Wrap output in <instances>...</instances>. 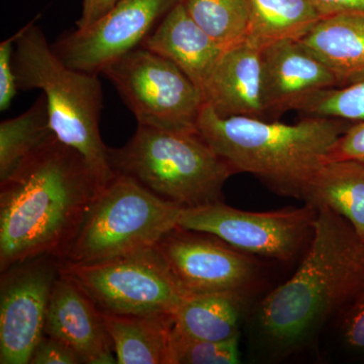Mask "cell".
<instances>
[{"instance_id":"6da1fadb","label":"cell","mask_w":364,"mask_h":364,"mask_svg":"<svg viewBox=\"0 0 364 364\" xmlns=\"http://www.w3.org/2000/svg\"><path fill=\"white\" fill-rule=\"evenodd\" d=\"M100 188L82 155L54 139L0 182V272L65 259Z\"/></svg>"},{"instance_id":"7a4b0ae2","label":"cell","mask_w":364,"mask_h":364,"mask_svg":"<svg viewBox=\"0 0 364 364\" xmlns=\"http://www.w3.org/2000/svg\"><path fill=\"white\" fill-rule=\"evenodd\" d=\"M310 246L293 277L261 304L259 324L272 343L296 347L364 284V243L341 215L317 208Z\"/></svg>"},{"instance_id":"3957f363","label":"cell","mask_w":364,"mask_h":364,"mask_svg":"<svg viewBox=\"0 0 364 364\" xmlns=\"http://www.w3.org/2000/svg\"><path fill=\"white\" fill-rule=\"evenodd\" d=\"M352 124L315 117L294 124L221 117L205 104L196 128L235 173L252 174L280 195L301 200L306 184Z\"/></svg>"},{"instance_id":"277c9868","label":"cell","mask_w":364,"mask_h":364,"mask_svg":"<svg viewBox=\"0 0 364 364\" xmlns=\"http://www.w3.org/2000/svg\"><path fill=\"white\" fill-rule=\"evenodd\" d=\"M36 21L18 31L14 53L16 85L23 91H43L55 135L82 155L100 193L116 176L109 161V148L100 136L102 83L98 74L67 65Z\"/></svg>"},{"instance_id":"5b68a950","label":"cell","mask_w":364,"mask_h":364,"mask_svg":"<svg viewBox=\"0 0 364 364\" xmlns=\"http://www.w3.org/2000/svg\"><path fill=\"white\" fill-rule=\"evenodd\" d=\"M116 174L135 179L155 195L182 208L222 200L232 167L198 131L172 132L141 126L127 145L109 148Z\"/></svg>"},{"instance_id":"8992f818","label":"cell","mask_w":364,"mask_h":364,"mask_svg":"<svg viewBox=\"0 0 364 364\" xmlns=\"http://www.w3.org/2000/svg\"><path fill=\"white\" fill-rule=\"evenodd\" d=\"M183 208L116 174L93 200L62 262H100L155 248L178 226Z\"/></svg>"},{"instance_id":"52a82bcc","label":"cell","mask_w":364,"mask_h":364,"mask_svg":"<svg viewBox=\"0 0 364 364\" xmlns=\"http://www.w3.org/2000/svg\"><path fill=\"white\" fill-rule=\"evenodd\" d=\"M102 74L112 81L138 124L164 131H198L205 95L161 55L138 47Z\"/></svg>"},{"instance_id":"ba28073f","label":"cell","mask_w":364,"mask_h":364,"mask_svg":"<svg viewBox=\"0 0 364 364\" xmlns=\"http://www.w3.org/2000/svg\"><path fill=\"white\" fill-rule=\"evenodd\" d=\"M60 270L105 314H173L188 294L155 248L85 264L60 261Z\"/></svg>"},{"instance_id":"9c48e42d","label":"cell","mask_w":364,"mask_h":364,"mask_svg":"<svg viewBox=\"0 0 364 364\" xmlns=\"http://www.w3.org/2000/svg\"><path fill=\"white\" fill-rule=\"evenodd\" d=\"M317 213L310 203L303 208L246 212L219 200L184 208L178 227L213 235L243 252L289 261L312 237Z\"/></svg>"},{"instance_id":"30bf717a","label":"cell","mask_w":364,"mask_h":364,"mask_svg":"<svg viewBox=\"0 0 364 364\" xmlns=\"http://www.w3.org/2000/svg\"><path fill=\"white\" fill-rule=\"evenodd\" d=\"M183 0H121L88 28L62 36L52 46L71 67L102 74L109 64L141 47L153 31Z\"/></svg>"},{"instance_id":"8fae6325","label":"cell","mask_w":364,"mask_h":364,"mask_svg":"<svg viewBox=\"0 0 364 364\" xmlns=\"http://www.w3.org/2000/svg\"><path fill=\"white\" fill-rule=\"evenodd\" d=\"M60 260L40 256L1 272L0 364H28L44 336L46 316Z\"/></svg>"},{"instance_id":"7c38bea8","label":"cell","mask_w":364,"mask_h":364,"mask_svg":"<svg viewBox=\"0 0 364 364\" xmlns=\"http://www.w3.org/2000/svg\"><path fill=\"white\" fill-rule=\"evenodd\" d=\"M155 249L186 294H243L255 279L254 261L210 234L177 226Z\"/></svg>"},{"instance_id":"4fadbf2b","label":"cell","mask_w":364,"mask_h":364,"mask_svg":"<svg viewBox=\"0 0 364 364\" xmlns=\"http://www.w3.org/2000/svg\"><path fill=\"white\" fill-rule=\"evenodd\" d=\"M338 87L331 70L299 40H282L261 50V102L265 121L296 111L321 91Z\"/></svg>"},{"instance_id":"5bb4252c","label":"cell","mask_w":364,"mask_h":364,"mask_svg":"<svg viewBox=\"0 0 364 364\" xmlns=\"http://www.w3.org/2000/svg\"><path fill=\"white\" fill-rule=\"evenodd\" d=\"M45 334L70 346L82 363H117L102 313L82 287L61 270L48 306Z\"/></svg>"},{"instance_id":"9a60e30c","label":"cell","mask_w":364,"mask_h":364,"mask_svg":"<svg viewBox=\"0 0 364 364\" xmlns=\"http://www.w3.org/2000/svg\"><path fill=\"white\" fill-rule=\"evenodd\" d=\"M261 50L247 40L223 52L203 95L221 117L264 119L261 102Z\"/></svg>"},{"instance_id":"2e32d148","label":"cell","mask_w":364,"mask_h":364,"mask_svg":"<svg viewBox=\"0 0 364 364\" xmlns=\"http://www.w3.org/2000/svg\"><path fill=\"white\" fill-rule=\"evenodd\" d=\"M141 47L176 64L203 92L224 52L189 16L183 1L160 21Z\"/></svg>"},{"instance_id":"e0dca14e","label":"cell","mask_w":364,"mask_h":364,"mask_svg":"<svg viewBox=\"0 0 364 364\" xmlns=\"http://www.w3.org/2000/svg\"><path fill=\"white\" fill-rule=\"evenodd\" d=\"M299 41L331 70L338 87L364 79V14L322 18Z\"/></svg>"},{"instance_id":"ac0fdd59","label":"cell","mask_w":364,"mask_h":364,"mask_svg":"<svg viewBox=\"0 0 364 364\" xmlns=\"http://www.w3.org/2000/svg\"><path fill=\"white\" fill-rule=\"evenodd\" d=\"M119 364H170L173 314L102 313Z\"/></svg>"},{"instance_id":"d6986e66","label":"cell","mask_w":364,"mask_h":364,"mask_svg":"<svg viewBox=\"0 0 364 364\" xmlns=\"http://www.w3.org/2000/svg\"><path fill=\"white\" fill-rule=\"evenodd\" d=\"M301 200L341 215L364 243V162H325L306 184Z\"/></svg>"},{"instance_id":"ffe728a7","label":"cell","mask_w":364,"mask_h":364,"mask_svg":"<svg viewBox=\"0 0 364 364\" xmlns=\"http://www.w3.org/2000/svg\"><path fill=\"white\" fill-rule=\"evenodd\" d=\"M242 293L188 294L173 313V330L186 338L226 341L240 336Z\"/></svg>"},{"instance_id":"44dd1931","label":"cell","mask_w":364,"mask_h":364,"mask_svg":"<svg viewBox=\"0 0 364 364\" xmlns=\"http://www.w3.org/2000/svg\"><path fill=\"white\" fill-rule=\"evenodd\" d=\"M246 39L264 48L282 40H301L322 20L311 0H248Z\"/></svg>"},{"instance_id":"7402d4cb","label":"cell","mask_w":364,"mask_h":364,"mask_svg":"<svg viewBox=\"0 0 364 364\" xmlns=\"http://www.w3.org/2000/svg\"><path fill=\"white\" fill-rule=\"evenodd\" d=\"M57 136L44 95L25 112L0 124V182L6 181Z\"/></svg>"},{"instance_id":"603a6c76","label":"cell","mask_w":364,"mask_h":364,"mask_svg":"<svg viewBox=\"0 0 364 364\" xmlns=\"http://www.w3.org/2000/svg\"><path fill=\"white\" fill-rule=\"evenodd\" d=\"M189 16L223 49L246 39L248 0H183Z\"/></svg>"},{"instance_id":"cb8c5ba5","label":"cell","mask_w":364,"mask_h":364,"mask_svg":"<svg viewBox=\"0 0 364 364\" xmlns=\"http://www.w3.org/2000/svg\"><path fill=\"white\" fill-rule=\"evenodd\" d=\"M301 117L339 119L350 123L364 119V79L352 85L321 91L299 109Z\"/></svg>"},{"instance_id":"d4e9b609","label":"cell","mask_w":364,"mask_h":364,"mask_svg":"<svg viewBox=\"0 0 364 364\" xmlns=\"http://www.w3.org/2000/svg\"><path fill=\"white\" fill-rule=\"evenodd\" d=\"M240 336L226 341L186 338L173 330L170 364H236L240 363Z\"/></svg>"},{"instance_id":"484cf974","label":"cell","mask_w":364,"mask_h":364,"mask_svg":"<svg viewBox=\"0 0 364 364\" xmlns=\"http://www.w3.org/2000/svg\"><path fill=\"white\" fill-rule=\"evenodd\" d=\"M20 32L0 44V111L9 109L18 88L14 69V53Z\"/></svg>"},{"instance_id":"4316f807","label":"cell","mask_w":364,"mask_h":364,"mask_svg":"<svg viewBox=\"0 0 364 364\" xmlns=\"http://www.w3.org/2000/svg\"><path fill=\"white\" fill-rule=\"evenodd\" d=\"M80 358L61 340L44 334L33 349L30 364H81Z\"/></svg>"},{"instance_id":"83f0119b","label":"cell","mask_w":364,"mask_h":364,"mask_svg":"<svg viewBox=\"0 0 364 364\" xmlns=\"http://www.w3.org/2000/svg\"><path fill=\"white\" fill-rule=\"evenodd\" d=\"M341 159L364 162V119L352 124L348 130L340 136L325 162Z\"/></svg>"},{"instance_id":"f1b7e54d","label":"cell","mask_w":364,"mask_h":364,"mask_svg":"<svg viewBox=\"0 0 364 364\" xmlns=\"http://www.w3.org/2000/svg\"><path fill=\"white\" fill-rule=\"evenodd\" d=\"M351 301L344 317V337L353 348L364 349V284Z\"/></svg>"},{"instance_id":"f546056e","label":"cell","mask_w":364,"mask_h":364,"mask_svg":"<svg viewBox=\"0 0 364 364\" xmlns=\"http://www.w3.org/2000/svg\"><path fill=\"white\" fill-rule=\"evenodd\" d=\"M322 18L343 14H364V0H311Z\"/></svg>"},{"instance_id":"4dcf8cb0","label":"cell","mask_w":364,"mask_h":364,"mask_svg":"<svg viewBox=\"0 0 364 364\" xmlns=\"http://www.w3.org/2000/svg\"><path fill=\"white\" fill-rule=\"evenodd\" d=\"M119 1L121 0H83L82 11L76 23V28H88L112 11Z\"/></svg>"}]
</instances>
